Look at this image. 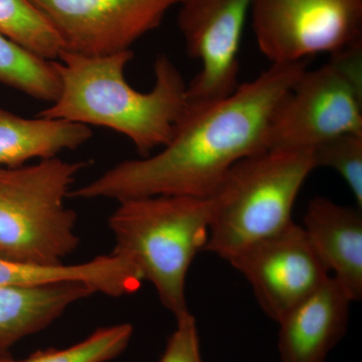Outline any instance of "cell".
<instances>
[{
    "label": "cell",
    "instance_id": "1",
    "mask_svg": "<svg viewBox=\"0 0 362 362\" xmlns=\"http://www.w3.org/2000/svg\"><path fill=\"white\" fill-rule=\"evenodd\" d=\"M306 70L307 61L271 64L228 96L187 104L160 151L120 162L71 190L69 197L118 202L154 195L209 199L235 163L268 149L274 114Z\"/></svg>",
    "mask_w": 362,
    "mask_h": 362
},
{
    "label": "cell",
    "instance_id": "2",
    "mask_svg": "<svg viewBox=\"0 0 362 362\" xmlns=\"http://www.w3.org/2000/svg\"><path fill=\"white\" fill-rule=\"evenodd\" d=\"M134 52L89 57L62 52L58 99L37 117L108 128L127 137L142 157L165 146L187 107V84L166 54L154 63V85L139 92L128 84Z\"/></svg>",
    "mask_w": 362,
    "mask_h": 362
},
{
    "label": "cell",
    "instance_id": "3",
    "mask_svg": "<svg viewBox=\"0 0 362 362\" xmlns=\"http://www.w3.org/2000/svg\"><path fill=\"white\" fill-rule=\"evenodd\" d=\"M109 216L112 251L135 267L176 318L189 313L187 277L209 233V199L154 195L119 202Z\"/></svg>",
    "mask_w": 362,
    "mask_h": 362
},
{
    "label": "cell",
    "instance_id": "4",
    "mask_svg": "<svg viewBox=\"0 0 362 362\" xmlns=\"http://www.w3.org/2000/svg\"><path fill=\"white\" fill-rule=\"evenodd\" d=\"M315 168L306 150L267 149L235 163L209 197L204 251L228 261L290 225L298 194Z\"/></svg>",
    "mask_w": 362,
    "mask_h": 362
},
{
    "label": "cell",
    "instance_id": "5",
    "mask_svg": "<svg viewBox=\"0 0 362 362\" xmlns=\"http://www.w3.org/2000/svg\"><path fill=\"white\" fill-rule=\"evenodd\" d=\"M87 166L57 156L0 168V257L56 265L77 250L78 216L65 199Z\"/></svg>",
    "mask_w": 362,
    "mask_h": 362
},
{
    "label": "cell",
    "instance_id": "6",
    "mask_svg": "<svg viewBox=\"0 0 362 362\" xmlns=\"http://www.w3.org/2000/svg\"><path fill=\"white\" fill-rule=\"evenodd\" d=\"M354 133L362 134V42L302 74L274 114L267 145L312 151Z\"/></svg>",
    "mask_w": 362,
    "mask_h": 362
},
{
    "label": "cell",
    "instance_id": "7",
    "mask_svg": "<svg viewBox=\"0 0 362 362\" xmlns=\"http://www.w3.org/2000/svg\"><path fill=\"white\" fill-rule=\"evenodd\" d=\"M250 16L271 64L332 56L362 42V0H252Z\"/></svg>",
    "mask_w": 362,
    "mask_h": 362
},
{
    "label": "cell",
    "instance_id": "8",
    "mask_svg": "<svg viewBox=\"0 0 362 362\" xmlns=\"http://www.w3.org/2000/svg\"><path fill=\"white\" fill-rule=\"evenodd\" d=\"M185 0H30L64 52L100 57L129 51Z\"/></svg>",
    "mask_w": 362,
    "mask_h": 362
},
{
    "label": "cell",
    "instance_id": "9",
    "mask_svg": "<svg viewBox=\"0 0 362 362\" xmlns=\"http://www.w3.org/2000/svg\"><path fill=\"white\" fill-rule=\"evenodd\" d=\"M252 0H185L178 28L201 70L187 84V104L202 105L239 86L240 47Z\"/></svg>",
    "mask_w": 362,
    "mask_h": 362
},
{
    "label": "cell",
    "instance_id": "10",
    "mask_svg": "<svg viewBox=\"0 0 362 362\" xmlns=\"http://www.w3.org/2000/svg\"><path fill=\"white\" fill-rule=\"evenodd\" d=\"M226 262L244 276L262 310L276 322L331 277L294 221Z\"/></svg>",
    "mask_w": 362,
    "mask_h": 362
},
{
    "label": "cell",
    "instance_id": "11",
    "mask_svg": "<svg viewBox=\"0 0 362 362\" xmlns=\"http://www.w3.org/2000/svg\"><path fill=\"white\" fill-rule=\"evenodd\" d=\"M351 303L330 277L295 305L277 322L281 362H325L346 332Z\"/></svg>",
    "mask_w": 362,
    "mask_h": 362
},
{
    "label": "cell",
    "instance_id": "12",
    "mask_svg": "<svg viewBox=\"0 0 362 362\" xmlns=\"http://www.w3.org/2000/svg\"><path fill=\"white\" fill-rule=\"evenodd\" d=\"M302 228L331 277L352 302L361 300V209L316 197L308 202Z\"/></svg>",
    "mask_w": 362,
    "mask_h": 362
},
{
    "label": "cell",
    "instance_id": "13",
    "mask_svg": "<svg viewBox=\"0 0 362 362\" xmlns=\"http://www.w3.org/2000/svg\"><path fill=\"white\" fill-rule=\"evenodd\" d=\"M142 282L135 267L113 252L76 265H40L0 257V285L39 288L80 283L95 293L119 298L137 292Z\"/></svg>",
    "mask_w": 362,
    "mask_h": 362
},
{
    "label": "cell",
    "instance_id": "14",
    "mask_svg": "<svg viewBox=\"0 0 362 362\" xmlns=\"http://www.w3.org/2000/svg\"><path fill=\"white\" fill-rule=\"evenodd\" d=\"M96 294L89 286L68 283L25 288L0 285V351L49 327L81 300Z\"/></svg>",
    "mask_w": 362,
    "mask_h": 362
},
{
    "label": "cell",
    "instance_id": "15",
    "mask_svg": "<svg viewBox=\"0 0 362 362\" xmlns=\"http://www.w3.org/2000/svg\"><path fill=\"white\" fill-rule=\"evenodd\" d=\"M93 131L84 124L59 119L23 118L0 108V168L57 157L89 141Z\"/></svg>",
    "mask_w": 362,
    "mask_h": 362
},
{
    "label": "cell",
    "instance_id": "16",
    "mask_svg": "<svg viewBox=\"0 0 362 362\" xmlns=\"http://www.w3.org/2000/svg\"><path fill=\"white\" fill-rule=\"evenodd\" d=\"M0 83L51 104L58 99L61 90L57 61L40 58L1 33Z\"/></svg>",
    "mask_w": 362,
    "mask_h": 362
},
{
    "label": "cell",
    "instance_id": "17",
    "mask_svg": "<svg viewBox=\"0 0 362 362\" xmlns=\"http://www.w3.org/2000/svg\"><path fill=\"white\" fill-rule=\"evenodd\" d=\"M0 33L47 61L64 52L54 28L30 0H0Z\"/></svg>",
    "mask_w": 362,
    "mask_h": 362
},
{
    "label": "cell",
    "instance_id": "18",
    "mask_svg": "<svg viewBox=\"0 0 362 362\" xmlns=\"http://www.w3.org/2000/svg\"><path fill=\"white\" fill-rule=\"evenodd\" d=\"M133 333L130 323L106 326L66 349L39 350L18 361L13 357L9 362H108L125 351Z\"/></svg>",
    "mask_w": 362,
    "mask_h": 362
},
{
    "label": "cell",
    "instance_id": "19",
    "mask_svg": "<svg viewBox=\"0 0 362 362\" xmlns=\"http://www.w3.org/2000/svg\"><path fill=\"white\" fill-rule=\"evenodd\" d=\"M317 168L337 171L362 209V134H344L328 140L312 150Z\"/></svg>",
    "mask_w": 362,
    "mask_h": 362
},
{
    "label": "cell",
    "instance_id": "20",
    "mask_svg": "<svg viewBox=\"0 0 362 362\" xmlns=\"http://www.w3.org/2000/svg\"><path fill=\"white\" fill-rule=\"evenodd\" d=\"M158 362H202L197 320L190 312L176 318V329Z\"/></svg>",
    "mask_w": 362,
    "mask_h": 362
},
{
    "label": "cell",
    "instance_id": "21",
    "mask_svg": "<svg viewBox=\"0 0 362 362\" xmlns=\"http://www.w3.org/2000/svg\"><path fill=\"white\" fill-rule=\"evenodd\" d=\"M13 358L11 352L0 351V362H9Z\"/></svg>",
    "mask_w": 362,
    "mask_h": 362
}]
</instances>
